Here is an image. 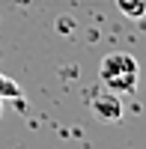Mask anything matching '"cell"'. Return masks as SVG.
Listing matches in <instances>:
<instances>
[{
	"label": "cell",
	"instance_id": "obj_5",
	"mask_svg": "<svg viewBox=\"0 0 146 149\" xmlns=\"http://www.w3.org/2000/svg\"><path fill=\"white\" fill-rule=\"evenodd\" d=\"M0 102H3V98H0ZM0 116H3V104H0Z\"/></svg>",
	"mask_w": 146,
	"mask_h": 149
},
{
	"label": "cell",
	"instance_id": "obj_2",
	"mask_svg": "<svg viewBox=\"0 0 146 149\" xmlns=\"http://www.w3.org/2000/svg\"><path fill=\"white\" fill-rule=\"evenodd\" d=\"M90 110H92V116L102 119V122H119L122 113H125L122 98H119V93H113V90H102L90 102Z\"/></svg>",
	"mask_w": 146,
	"mask_h": 149
},
{
	"label": "cell",
	"instance_id": "obj_1",
	"mask_svg": "<svg viewBox=\"0 0 146 149\" xmlns=\"http://www.w3.org/2000/svg\"><path fill=\"white\" fill-rule=\"evenodd\" d=\"M99 81L104 90H113V93H134L137 90V81H140V66L137 60L125 54V51H113L102 57L99 63Z\"/></svg>",
	"mask_w": 146,
	"mask_h": 149
},
{
	"label": "cell",
	"instance_id": "obj_3",
	"mask_svg": "<svg viewBox=\"0 0 146 149\" xmlns=\"http://www.w3.org/2000/svg\"><path fill=\"white\" fill-rule=\"evenodd\" d=\"M116 6H119V12H122L125 18H131V21H137V18L146 15V0H116Z\"/></svg>",
	"mask_w": 146,
	"mask_h": 149
},
{
	"label": "cell",
	"instance_id": "obj_4",
	"mask_svg": "<svg viewBox=\"0 0 146 149\" xmlns=\"http://www.w3.org/2000/svg\"><path fill=\"white\" fill-rule=\"evenodd\" d=\"M0 98H24V90L18 86V81L0 74Z\"/></svg>",
	"mask_w": 146,
	"mask_h": 149
}]
</instances>
